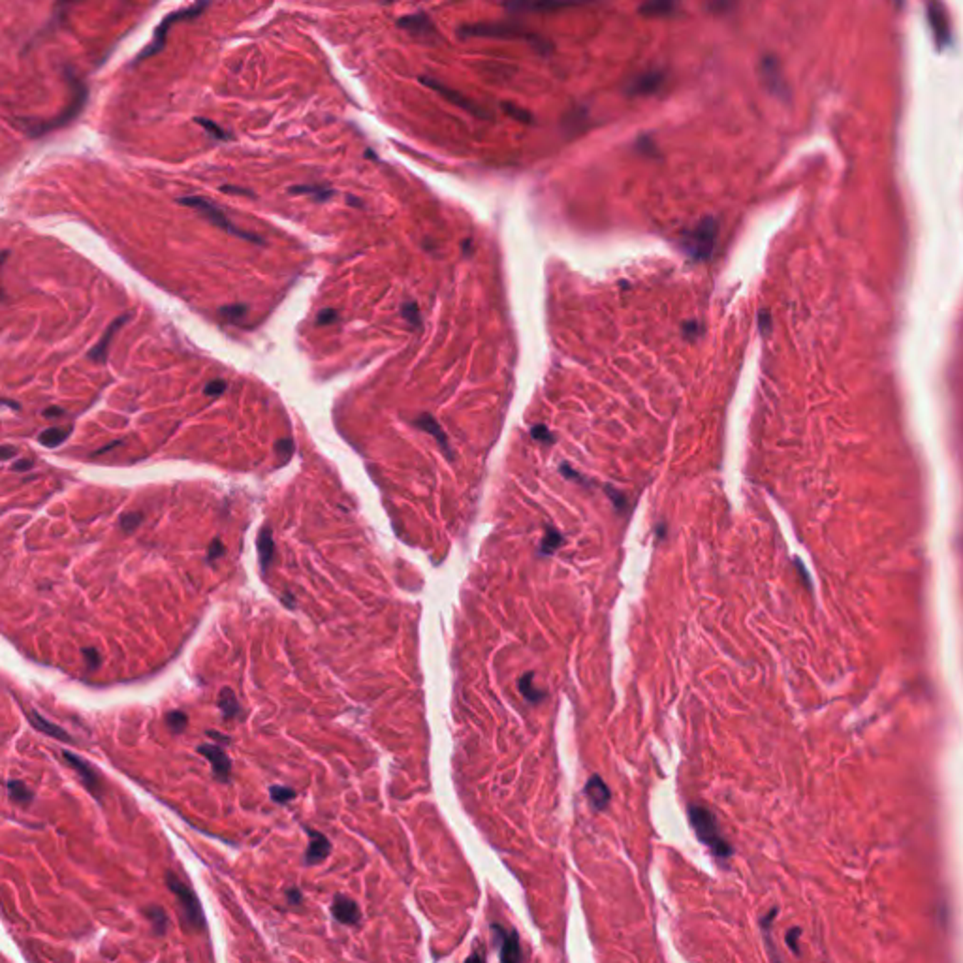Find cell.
Returning a JSON list of instances; mask_svg holds the SVG:
<instances>
[{"mask_svg":"<svg viewBox=\"0 0 963 963\" xmlns=\"http://www.w3.org/2000/svg\"><path fill=\"white\" fill-rule=\"evenodd\" d=\"M66 79L68 83H70V91H72V98L66 104L61 113L53 115L49 119H26V117H17L14 119V125L19 128V130L25 132L29 138H42L46 134H51V132L58 130V128H63V126L70 125L72 120H76L79 117V113L83 111L85 104H87V98H89V91L85 87V83L81 79L72 72V70H66Z\"/></svg>","mask_w":963,"mask_h":963,"instance_id":"1","label":"cell"},{"mask_svg":"<svg viewBox=\"0 0 963 963\" xmlns=\"http://www.w3.org/2000/svg\"><path fill=\"white\" fill-rule=\"evenodd\" d=\"M689 818H691V824H693L694 833L700 839V843L706 845L715 858L728 860L734 854L730 843L723 838V833L719 830L717 818L709 809L702 805H689Z\"/></svg>","mask_w":963,"mask_h":963,"instance_id":"2","label":"cell"},{"mask_svg":"<svg viewBox=\"0 0 963 963\" xmlns=\"http://www.w3.org/2000/svg\"><path fill=\"white\" fill-rule=\"evenodd\" d=\"M461 36L469 38H495V40H527L535 47H542L544 51L550 49V43L540 36L532 34L529 29L514 23H474L459 29Z\"/></svg>","mask_w":963,"mask_h":963,"instance_id":"3","label":"cell"},{"mask_svg":"<svg viewBox=\"0 0 963 963\" xmlns=\"http://www.w3.org/2000/svg\"><path fill=\"white\" fill-rule=\"evenodd\" d=\"M209 4H211V0H196V2L188 6V8H182V10H175L172 11V14H168V16L160 21V25L157 26V31H155V34H153L151 38V42L147 43L145 49L134 58V63H141V61L155 57L157 53H160L162 49H164V46H166L168 34L172 31V26L177 25V23L196 19L200 14L205 11V8H207Z\"/></svg>","mask_w":963,"mask_h":963,"instance_id":"4","label":"cell"},{"mask_svg":"<svg viewBox=\"0 0 963 963\" xmlns=\"http://www.w3.org/2000/svg\"><path fill=\"white\" fill-rule=\"evenodd\" d=\"M177 202L181 203V205H185V207H190L194 209V211H198L203 219H207L211 225L220 228L222 232H226V234H232L235 235V237L250 241V243H260V245L266 243L258 234H250V232L237 228V226L226 217V213L219 207V205H215L213 202H209V200L202 198V196H185V198H179Z\"/></svg>","mask_w":963,"mask_h":963,"instance_id":"5","label":"cell"},{"mask_svg":"<svg viewBox=\"0 0 963 963\" xmlns=\"http://www.w3.org/2000/svg\"><path fill=\"white\" fill-rule=\"evenodd\" d=\"M719 225L714 217H706L683 234V250L691 260H708L717 243Z\"/></svg>","mask_w":963,"mask_h":963,"instance_id":"6","label":"cell"},{"mask_svg":"<svg viewBox=\"0 0 963 963\" xmlns=\"http://www.w3.org/2000/svg\"><path fill=\"white\" fill-rule=\"evenodd\" d=\"M168 888L175 894L177 897L179 905H181L182 912H185V918H187L188 926L194 927V929H203L205 927V915H203L202 903H200L198 896L194 894L192 888H188V885H185L179 877H175L173 873H168L166 877Z\"/></svg>","mask_w":963,"mask_h":963,"instance_id":"7","label":"cell"},{"mask_svg":"<svg viewBox=\"0 0 963 963\" xmlns=\"http://www.w3.org/2000/svg\"><path fill=\"white\" fill-rule=\"evenodd\" d=\"M583 0H505V6L517 14H552L582 4Z\"/></svg>","mask_w":963,"mask_h":963,"instance_id":"8","label":"cell"},{"mask_svg":"<svg viewBox=\"0 0 963 963\" xmlns=\"http://www.w3.org/2000/svg\"><path fill=\"white\" fill-rule=\"evenodd\" d=\"M63 758L68 764L72 766L73 771L78 773L81 783L85 785V788H87L96 800H102V779H100L98 771L94 770L89 762L83 761L81 756H78L76 753H70V751H63Z\"/></svg>","mask_w":963,"mask_h":963,"instance_id":"9","label":"cell"},{"mask_svg":"<svg viewBox=\"0 0 963 963\" xmlns=\"http://www.w3.org/2000/svg\"><path fill=\"white\" fill-rule=\"evenodd\" d=\"M397 26L423 42H433L437 38V26L433 25V21L426 14H412V16L401 17L397 21Z\"/></svg>","mask_w":963,"mask_h":963,"instance_id":"10","label":"cell"},{"mask_svg":"<svg viewBox=\"0 0 963 963\" xmlns=\"http://www.w3.org/2000/svg\"><path fill=\"white\" fill-rule=\"evenodd\" d=\"M420 81H422L426 87H429L431 91H435L437 94H441L444 100H448L450 104L458 105V108H461V110H467L469 113H473V115H478V117H488L484 111L480 110L478 105L473 104L469 98H465L463 94L459 93V91L452 89V87H448V85H443L441 81H437V79H431V78H420Z\"/></svg>","mask_w":963,"mask_h":963,"instance_id":"11","label":"cell"},{"mask_svg":"<svg viewBox=\"0 0 963 963\" xmlns=\"http://www.w3.org/2000/svg\"><path fill=\"white\" fill-rule=\"evenodd\" d=\"M198 753L211 762L217 779L225 783L228 781L230 773H232V761H230V756L226 755L225 749H220L219 745L203 743L198 747Z\"/></svg>","mask_w":963,"mask_h":963,"instance_id":"12","label":"cell"},{"mask_svg":"<svg viewBox=\"0 0 963 963\" xmlns=\"http://www.w3.org/2000/svg\"><path fill=\"white\" fill-rule=\"evenodd\" d=\"M662 83H664V73L651 70V72H644L640 76H636L629 83V87H627V93L632 94V96H647V94L659 93Z\"/></svg>","mask_w":963,"mask_h":963,"instance_id":"13","label":"cell"},{"mask_svg":"<svg viewBox=\"0 0 963 963\" xmlns=\"http://www.w3.org/2000/svg\"><path fill=\"white\" fill-rule=\"evenodd\" d=\"M128 318H130V314H123V316L115 318L113 322L110 324V328L105 329V334L102 335V339H100L98 343L94 344L93 349L89 350V354H87L89 359H93L96 364H105V361H108V352H110L111 341H113L115 334L123 328V324H125Z\"/></svg>","mask_w":963,"mask_h":963,"instance_id":"14","label":"cell"},{"mask_svg":"<svg viewBox=\"0 0 963 963\" xmlns=\"http://www.w3.org/2000/svg\"><path fill=\"white\" fill-rule=\"evenodd\" d=\"M331 915H334L335 920L341 922V924H346V926H354L361 918V912H359V907L356 905V901L346 896H341V894L334 897Z\"/></svg>","mask_w":963,"mask_h":963,"instance_id":"15","label":"cell"},{"mask_svg":"<svg viewBox=\"0 0 963 963\" xmlns=\"http://www.w3.org/2000/svg\"><path fill=\"white\" fill-rule=\"evenodd\" d=\"M307 833L311 841H309L307 853H305V864L316 865L328 858V854L331 853V843L324 833L314 832V830H307Z\"/></svg>","mask_w":963,"mask_h":963,"instance_id":"16","label":"cell"},{"mask_svg":"<svg viewBox=\"0 0 963 963\" xmlns=\"http://www.w3.org/2000/svg\"><path fill=\"white\" fill-rule=\"evenodd\" d=\"M493 929L497 932V937L500 939V962H520L523 958V954H521V947H520V939L515 935L514 932L506 933L505 929L497 924H493Z\"/></svg>","mask_w":963,"mask_h":963,"instance_id":"17","label":"cell"},{"mask_svg":"<svg viewBox=\"0 0 963 963\" xmlns=\"http://www.w3.org/2000/svg\"><path fill=\"white\" fill-rule=\"evenodd\" d=\"M585 794H587L589 802H591V805H593L597 811H604L609 803V796H612L608 785L602 781V777L600 776L589 777L587 785H585Z\"/></svg>","mask_w":963,"mask_h":963,"instance_id":"18","label":"cell"},{"mask_svg":"<svg viewBox=\"0 0 963 963\" xmlns=\"http://www.w3.org/2000/svg\"><path fill=\"white\" fill-rule=\"evenodd\" d=\"M761 73H762V79H764L766 87H768L771 93L779 94V96L786 93L785 81H783V78H781V70H779V66H777V63L773 61V58L766 57L764 61H762Z\"/></svg>","mask_w":963,"mask_h":963,"instance_id":"19","label":"cell"},{"mask_svg":"<svg viewBox=\"0 0 963 963\" xmlns=\"http://www.w3.org/2000/svg\"><path fill=\"white\" fill-rule=\"evenodd\" d=\"M414 426H416L418 429H422V431L429 433V435H431V437L437 441L438 446H441V448L446 452V455H448V458H452L453 453H452V450H450L448 437H446V433L441 429V426L435 422V418L429 416V414H420V416L414 420Z\"/></svg>","mask_w":963,"mask_h":963,"instance_id":"20","label":"cell"},{"mask_svg":"<svg viewBox=\"0 0 963 963\" xmlns=\"http://www.w3.org/2000/svg\"><path fill=\"white\" fill-rule=\"evenodd\" d=\"M256 547H258V559H260L262 572L266 574L269 565L273 562V557H275V540H273V531H271L269 527H264L260 531L258 540H256Z\"/></svg>","mask_w":963,"mask_h":963,"instance_id":"21","label":"cell"},{"mask_svg":"<svg viewBox=\"0 0 963 963\" xmlns=\"http://www.w3.org/2000/svg\"><path fill=\"white\" fill-rule=\"evenodd\" d=\"M26 717H29L31 724L38 730V732H42V734H46V736H51V738H55V739L70 741V734H68L66 730L61 728V726H57V724L51 723V721H47L43 715L38 714L36 709H32L31 714L26 715Z\"/></svg>","mask_w":963,"mask_h":963,"instance_id":"22","label":"cell"},{"mask_svg":"<svg viewBox=\"0 0 963 963\" xmlns=\"http://www.w3.org/2000/svg\"><path fill=\"white\" fill-rule=\"evenodd\" d=\"M677 2H679V0H642L638 11H640L644 17L670 16V14L676 10Z\"/></svg>","mask_w":963,"mask_h":963,"instance_id":"23","label":"cell"},{"mask_svg":"<svg viewBox=\"0 0 963 963\" xmlns=\"http://www.w3.org/2000/svg\"><path fill=\"white\" fill-rule=\"evenodd\" d=\"M72 426L66 427H49V429H43L40 435H38V443L46 446V448H57L63 443H66L70 435H72Z\"/></svg>","mask_w":963,"mask_h":963,"instance_id":"24","label":"cell"},{"mask_svg":"<svg viewBox=\"0 0 963 963\" xmlns=\"http://www.w3.org/2000/svg\"><path fill=\"white\" fill-rule=\"evenodd\" d=\"M219 708L220 714L225 719H234L241 714V706L240 700L235 696V693L230 687L222 689L219 694Z\"/></svg>","mask_w":963,"mask_h":963,"instance_id":"25","label":"cell"},{"mask_svg":"<svg viewBox=\"0 0 963 963\" xmlns=\"http://www.w3.org/2000/svg\"><path fill=\"white\" fill-rule=\"evenodd\" d=\"M517 687H520V693L523 694V696H525L527 700H529V702H532V704L542 702V700L546 698V693H544V691H540V689L535 685V674H531V672H527L525 676L521 677L520 683H517Z\"/></svg>","mask_w":963,"mask_h":963,"instance_id":"26","label":"cell"},{"mask_svg":"<svg viewBox=\"0 0 963 963\" xmlns=\"http://www.w3.org/2000/svg\"><path fill=\"white\" fill-rule=\"evenodd\" d=\"M929 19H932L933 31H935V40H937L939 47H942L947 40V23H944V11L941 6L929 4Z\"/></svg>","mask_w":963,"mask_h":963,"instance_id":"27","label":"cell"},{"mask_svg":"<svg viewBox=\"0 0 963 963\" xmlns=\"http://www.w3.org/2000/svg\"><path fill=\"white\" fill-rule=\"evenodd\" d=\"M292 194H309V196H313L316 202H326L335 194L334 188H326V187H318V185H299V187H292L290 188Z\"/></svg>","mask_w":963,"mask_h":963,"instance_id":"28","label":"cell"},{"mask_svg":"<svg viewBox=\"0 0 963 963\" xmlns=\"http://www.w3.org/2000/svg\"><path fill=\"white\" fill-rule=\"evenodd\" d=\"M6 786H8V794H10V798L16 803H31L32 798H34L31 788H29L23 781H14V779H10V781L6 783Z\"/></svg>","mask_w":963,"mask_h":963,"instance_id":"29","label":"cell"},{"mask_svg":"<svg viewBox=\"0 0 963 963\" xmlns=\"http://www.w3.org/2000/svg\"><path fill=\"white\" fill-rule=\"evenodd\" d=\"M562 542H565V538H562L561 532H557L555 529H547L544 538H542L540 553L542 555H552V553H555L559 547L562 546Z\"/></svg>","mask_w":963,"mask_h":963,"instance_id":"30","label":"cell"},{"mask_svg":"<svg viewBox=\"0 0 963 963\" xmlns=\"http://www.w3.org/2000/svg\"><path fill=\"white\" fill-rule=\"evenodd\" d=\"M219 313H220V316L226 318L228 322L237 324L247 316V313H249V307H247V305H243V303H232V305H225V307H220Z\"/></svg>","mask_w":963,"mask_h":963,"instance_id":"31","label":"cell"},{"mask_svg":"<svg viewBox=\"0 0 963 963\" xmlns=\"http://www.w3.org/2000/svg\"><path fill=\"white\" fill-rule=\"evenodd\" d=\"M145 912H147V917H149V920H151L155 933H157V935L166 933L168 917H166V912H164V909H160V907H151V909H147Z\"/></svg>","mask_w":963,"mask_h":963,"instance_id":"32","label":"cell"},{"mask_svg":"<svg viewBox=\"0 0 963 963\" xmlns=\"http://www.w3.org/2000/svg\"><path fill=\"white\" fill-rule=\"evenodd\" d=\"M194 120H196V123H198V125L202 126L203 130L207 132V134L211 135V138H215V140H219V141H226V140H230V134H228V132H226L225 128H222V126L217 125V123H215V120L205 119V117H196V119H194Z\"/></svg>","mask_w":963,"mask_h":963,"instance_id":"33","label":"cell"},{"mask_svg":"<svg viewBox=\"0 0 963 963\" xmlns=\"http://www.w3.org/2000/svg\"><path fill=\"white\" fill-rule=\"evenodd\" d=\"M401 314L406 322L411 324V328H422V314L418 309L416 302H405L401 305Z\"/></svg>","mask_w":963,"mask_h":963,"instance_id":"34","label":"cell"},{"mask_svg":"<svg viewBox=\"0 0 963 963\" xmlns=\"http://www.w3.org/2000/svg\"><path fill=\"white\" fill-rule=\"evenodd\" d=\"M164 719H166V724L170 726V730H172V732H175V734H179V732H182V730L187 728L188 717H187V714H185V711H181V709H173V711H168L166 717H164Z\"/></svg>","mask_w":963,"mask_h":963,"instance_id":"35","label":"cell"},{"mask_svg":"<svg viewBox=\"0 0 963 963\" xmlns=\"http://www.w3.org/2000/svg\"><path fill=\"white\" fill-rule=\"evenodd\" d=\"M269 796L275 803H288V802H292L294 798H296V791H294V788H290V786L275 785V786H271V788H269Z\"/></svg>","mask_w":963,"mask_h":963,"instance_id":"36","label":"cell"},{"mask_svg":"<svg viewBox=\"0 0 963 963\" xmlns=\"http://www.w3.org/2000/svg\"><path fill=\"white\" fill-rule=\"evenodd\" d=\"M141 520H143V515H141L140 512H126V514L120 515L119 527L125 532H132L140 527Z\"/></svg>","mask_w":963,"mask_h":963,"instance_id":"37","label":"cell"},{"mask_svg":"<svg viewBox=\"0 0 963 963\" xmlns=\"http://www.w3.org/2000/svg\"><path fill=\"white\" fill-rule=\"evenodd\" d=\"M531 435L535 441H538V443L542 444H550V446H552V444L555 443V435H553L546 426H532Z\"/></svg>","mask_w":963,"mask_h":963,"instance_id":"38","label":"cell"},{"mask_svg":"<svg viewBox=\"0 0 963 963\" xmlns=\"http://www.w3.org/2000/svg\"><path fill=\"white\" fill-rule=\"evenodd\" d=\"M275 453L284 461V463H288L292 458V453H294V441H292V438H281V441H277Z\"/></svg>","mask_w":963,"mask_h":963,"instance_id":"39","label":"cell"},{"mask_svg":"<svg viewBox=\"0 0 963 963\" xmlns=\"http://www.w3.org/2000/svg\"><path fill=\"white\" fill-rule=\"evenodd\" d=\"M681 334L683 337L687 339V341H694V339H700L702 335V326L696 320H689V322L681 324Z\"/></svg>","mask_w":963,"mask_h":963,"instance_id":"40","label":"cell"},{"mask_svg":"<svg viewBox=\"0 0 963 963\" xmlns=\"http://www.w3.org/2000/svg\"><path fill=\"white\" fill-rule=\"evenodd\" d=\"M226 388H228L226 381H222V378H215V381H211V382H207V384H205V388H203V393H205L207 397H219V396H222V393H225Z\"/></svg>","mask_w":963,"mask_h":963,"instance_id":"41","label":"cell"},{"mask_svg":"<svg viewBox=\"0 0 963 963\" xmlns=\"http://www.w3.org/2000/svg\"><path fill=\"white\" fill-rule=\"evenodd\" d=\"M83 656H85V662H87V668H89V670H96V668L100 666V662H102V655H100V651L94 649V647H85Z\"/></svg>","mask_w":963,"mask_h":963,"instance_id":"42","label":"cell"},{"mask_svg":"<svg viewBox=\"0 0 963 963\" xmlns=\"http://www.w3.org/2000/svg\"><path fill=\"white\" fill-rule=\"evenodd\" d=\"M225 553H226V547H225V544H222V540H220V538H215V540L211 542V544H209L207 561H209V562H215V561H217V559L222 557V555H225Z\"/></svg>","mask_w":963,"mask_h":963,"instance_id":"43","label":"cell"},{"mask_svg":"<svg viewBox=\"0 0 963 963\" xmlns=\"http://www.w3.org/2000/svg\"><path fill=\"white\" fill-rule=\"evenodd\" d=\"M503 110H505L508 115H512V117H514V119L521 120V123H531V115L527 113V111L520 110V108H517V105L503 104Z\"/></svg>","mask_w":963,"mask_h":963,"instance_id":"44","label":"cell"},{"mask_svg":"<svg viewBox=\"0 0 963 963\" xmlns=\"http://www.w3.org/2000/svg\"><path fill=\"white\" fill-rule=\"evenodd\" d=\"M559 470H561V474H562V476H565V478H567V480H572V482H576V484L589 485V482H585V478H583L582 474L576 473V470H574V469H570V467H568V465H561V467H559Z\"/></svg>","mask_w":963,"mask_h":963,"instance_id":"45","label":"cell"},{"mask_svg":"<svg viewBox=\"0 0 963 963\" xmlns=\"http://www.w3.org/2000/svg\"><path fill=\"white\" fill-rule=\"evenodd\" d=\"M335 320H337V313L334 309H322L316 316V326H328V324H334Z\"/></svg>","mask_w":963,"mask_h":963,"instance_id":"46","label":"cell"},{"mask_svg":"<svg viewBox=\"0 0 963 963\" xmlns=\"http://www.w3.org/2000/svg\"><path fill=\"white\" fill-rule=\"evenodd\" d=\"M220 190L226 194H235V196H249V198H254V192H252V190H247V188L241 187H232V185H225V187H220Z\"/></svg>","mask_w":963,"mask_h":963,"instance_id":"47","label":"cell"},{"mask_svg":"<svg viewBox=\"0 0 963 963\" xmlns=\"http://www.w3.org/2000/svg\"><path fill=\"white\" fill-rule=\"evenodd\" d=\"M798 939H800V929H798V927H794V929H791V932H788V935H786V944L791 947L792 952H796V954L800 952V950H798Z\"/></svg>","mask_w":963,"mask_h":963,"instance_id":"48","label":"cell"},{"mask_svg":"<svg viewBox=\"0 0 963 963\" xmlns=\"http://www.w3.org/2000/svg\"><path fill=\"white\" fill-rule=\"evenodd\" d=\"M32 465H34L32 459H19V461H16V463L11 465L10 469L14 470V473H26V470L32 469Z\"/></svg>","mask_w":963,"mask_h":963,"instance_id":"49","label":"cell"},{"mask_svg":"<svg viewBox=\"0 0 963 963\" xmlns=\"http://www.w3.org/2000/svg\"><path fill=\"white\" fill-rule=\"evenodd\" d=\"M64 414H66V411H64L63 406H47V408L42 411L43 418H58L64 416Z\"/></svg>","mask_w":963,"mask_h":963,"instance_id":"50","label":"cell"},{"mask_svg":"<svg viewBox=\"0 0 963 963\" xmlns=\"http://www.w3.org/2000/svg\"><path fill=\"white\" fill-rule=\"evenodd\" d=\"M287 900H288V903H292V905H297V903H302L303 894H302V892H299V890H297V888H288V890H287Z\"/></svg>","mask_w":963,"mask_h":963,"instance_id":"51","label":"cell"},{"mask_svg":"<svg viewBox=\"0 0 963 963\" xmlns=\"http://www.w3.org/2000/svg\"><path fill=\"white\" fill-rule=\"evenodd\" d=\"M758 322H761L762 334H764V335L768 334V331H770V328H771V318H770V313H766V311H762V313L758 314Z\"/></svg>","mask_w":963,"mask_h":963,"instance_id":"52","label":"cell"},{"mask_svg":"<svg viewBox=\"0 0 963 963\" xmlns=\"http://www.w3.org/2000/svg\"><path fill=\"white\" fill-rule=\"evenodd\" d=\"M606 493H608L609 497L614 499V503H615V506H617V508H623V506H625V497L617 493V491H615V488H606Z\"/></svg>","mask_w":963,"mask_h":963,"instance_id":"53","label":"cell"},{"mask_svg":"<svg viewBox=\"0 0 963 963\" xmlns=\"http://www.w3.org/2000/svg\"><path fill=\"white\" fill-rule=\"evenodd\" d=\"M73 2H81V0H57V6H55V16L58 17V14H64L68 6H72Z\"/></svg>","mask_w":963,"mask_h":963,"instance_id":"54","label":"cell"},{"mask_svg":"<svg viewBox=\"0 0 963 963\" xmlns=\"http://www.w3.org/2000/svg\"><path fill=\"white\" fill-rule=\"evenodd\" d=\"M16 455H17V450H16V448H11V446H8V444H4V446H2V452H0V459H4V461H10V459H11V458H16Z\"/></svg>","mask_w":963,"mask_h":963,"instance_id":"55","label":"cell"},{"mask_svg":"<svg viewBox=\"0 0 963 963\" xmlns=\"http://www.w3.org/2000/svg\"><path fill=\"white\" fill-rule=\"evenodd\" d=\"M119 444H123V443H120V441H115V443H111V444H110V446H105V448H100V450H96V452H94V455H100V453H105V452H110V450L117 448V446H119Z\"/></svg>","mask_w":963,"mask_h":963,"instance_id":"56","label":"cell"},{"mask_svg":"<svg viewBox=\"0 0 963 963\" xmlns=\"http://www.w3.org/2000/svg\"><path fill=\"white\" fill-rule=\"evenodd\" d=\"M346 200L350 202V205H354V207H361V200L354 198V196H346Z\"/></svg>","mask_w":963,"mask_h":963,"instance_id":"57","label":"cell"},{"mask_svg":"<svg viewBox=\"0 0 963 963\" xmlns=\"http://www.w3.org/2000/svg\"><path fill=\"white\" fill-rule=\"evenodd\" d=\"M207 734L215 736V738H217V739H220V741H226V743H228V741H230V738H228V736H222V734H217V732H207Z\"/></svg>","mask_w":963,"mask_h":963,"instance_id":"58","label":"cell"},{"mask_svg":"<svg viewBox=\"0 0 963 963\" xmlns=\"http://www.w3.org/2000/svg\"><path fill=\"white\" fill-rule=\"evenodd\" d=\"M4 405H10L11 408H19V405H17V403H11V401H8V399H4Z\"/></svg>","mask_w":963,"mask_h":963,"instance_id":"59","label":"cell"},{"mask_svg":"<svg viewBox=\"0 0 963 963\" xmlns=\"http://www.w3.org/2000/svg\"><path fill=\"white\" fill-rule=\"evenodd\" d=\"M388 2H396V0H388Z\"/></svg>","mask_w":963,"mask_h":963,"instance_id":"60","label":"cell"}]
</instances>
